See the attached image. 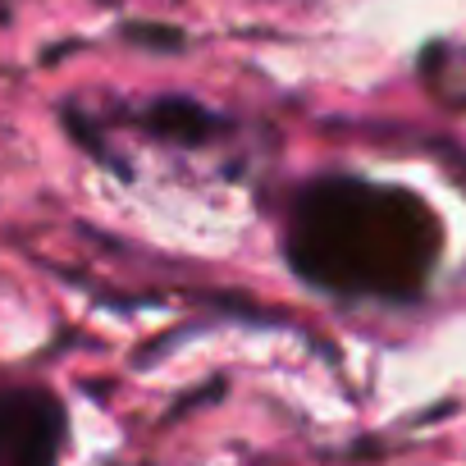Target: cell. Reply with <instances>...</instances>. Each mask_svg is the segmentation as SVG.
I'll use <instances>...</instances> for the list:
<instances>
[{
	"mask_svg": "<svg viewBox=\"0 0 466 466\" xmlns=\"http://www.w3.org/2000/svg\"><path fill=\"white\" fill-rule=\"evenodd\" d=\"M69 411L42 384H0V466H60Z\"/></svg>",
	"mask_w": 466,
	"mask_h": 466,
	"instance_id": "obj_2",
	"label": "cell"
},
{
	"mask_svg": "<svg viewBox=\"0 0 466 466\" xmlns=\"http://www.w3.org/2000/svg\"><path fill=\"white\" fill-rule=\"evenodd\" d=\"M439 257L443 219L402 183L320 174L289 197L284 261L316 293L407 307L434 284Z\"/></svg>",
	"mask_w": 466,
	"mask_h": 466,
	"instance_id": "obj_1",
	"label": "cell"
}]
</instances>
